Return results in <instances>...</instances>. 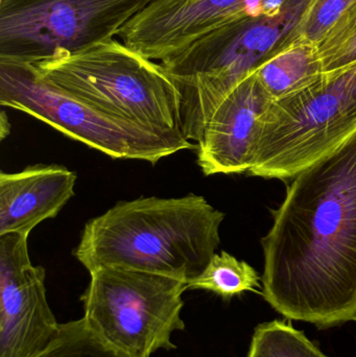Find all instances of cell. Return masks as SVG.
Segmentation results:
<instances>
[{
	"mask_svg": "<svg viewBox=\"0 0 356 357\" xmlns=\"http://www.w3.org/2000/svg\"><path fill=\"white\" fill-rule=\"evenodd\" d=\"M263 297L288 320L356 321V134L286 188L261 241Z\"/></svg>",
	"mask_w": 356,
	"mask_h": 357,
	"instance_id": "cell-1",
	"label": "cell"
},
{
	"mask_svg": "<svg viewBox=\"0 0 356 357\" xmlns=\"http://www.w3.org/2000/svg\"><path fill=\"white\" fill-rule=\"evenodd\" d=\"M225 216L194 193L118 202L86 222L73 255L89 273L111 266L188 283L217 253Z\"/></svg>",
	"mask_w": 356,
	"mask_h": 357,
	"instance_id": "cell-2",
	"label": "cell"
},
{
	"mask_svg": "<svg viewBox=\"0 0 356 357\" xmlns=\"http://www.w3.org/2000/svg\"><path fill=\"white\" fill-rule=\"evenodd\" d=\"M27 65L43 81L114 119L159 135L187 139L175 82L160 63L117 38L58 50Z\"/></svg>",
	"mask_w": 356,
	"mask_h": 357,
	"instance_id": "cell-3",
	"label": "cell"
},
{
	"mask_svg": "<svg viewBox=\"0 0 356 357\" xmlns=\"http://www.w3.org/2000/svg\"><path fill=\"white\" fill-rule=\"evenodd\" d=\"M356 134V62L272 102L248 175L293 180Z\"/></svg>",
	"mask_w": 356,
	"mask_h": 357,
	"instance_id": "cell-4",
	"label": "cell"
},
{
	"mask_svg": "<svg viewBox=\"0 0 356 357\" xmlns=\"http://www.w3.org/2000/svg\"><path fill=\"white\" fill-rule=\"evenodd\" d=\"M89 274L81 301L84 321L96 337L127 357L176 349L171 335L185 329L181 312L187 282L111 266Z\"/></svg>",
	"mask_w": 356,
	"mask_h": 357,
	"instance_id": "cell-5",
	"label": "cell"
},
{
	"mask_svg": "<svg viewBox=\"0 0 356 357\" xmlns=\"http://www.w3.org/2000/svg\"><path fill=\"white\" fill-rule=\"evenodd\" d=\"M0 105L26 113L113 159L156 165L181 151L196 150L190 140L159 135L98 110L43 81L27 64L0 63Z\"/></svg>",
	"mask_w": 356,
	"mask_h": 357,
	"instance_id": "cell-6",
	"label": "cell"
},
{
	"mask_svg": "<svg viewBox=\"0 0 356 357\" xmlns=\"http://www.w3.org/2000/svg\"><path fill=\"white\" fill-rule=\"evenodd\" d=\"M154 0H0V63L31 64L58 50L118 37Z\"/></svg>",
	"mask_w": 356,
	"mask_h": 357,
	"instance_id": "cell-7",
	"label": "cell"
},
{
	"mask_svg": "<svg viewBox=\"0 0 356 357\" xmlns=\"http://www.w3.org/2000/svg\"><path fill=\"white\" fill-rule=\"evenodd\" d=\"M293 0H154L134 16L119 40L146 59L162 62L213 31L279 14Z\"/></svg>",
	"mask_w": 356,
	"mask_h": 357,
	"instance_id": "cell-8",
	"label": "cell"
},
{
	"mask_svg": "<svg viewBox=\"0 0 356 357\" xmlns=\"http://www.w3.org/2000/svg\"><path fill=\"white\" fill-rule=\"evenodd\" d=\"M29 235L0 236V357H36L58 339L45 270L29 258Z\"/></svg>",
	"mask_w": 356,
	"mask_h": 357,
	"instance_id": "cell-9",
	"label": "cell"
},
{
	"mask_svg": "<svg viewBox=\"0 0 356 357\" xmlns=\"http://www.w3.org/2000/svg\"><path fill=\"white\" fill-rule=\"evenodd\" d=\"M272 102L254 73L222 100L196 142V162L205 176L250 172L261 119Z\"/></svg>",
	"mask_w": 356,
	"mask_h": 357,
	"instance_id": "cell-10",
	"label": "cell"
},
{
	"mask_svg": "<svg viewBox=\"0 0 356 357\" xmlns=\"http://www.w3.org/2000/svg\"><path fill=\"white\" fill-rule=\"evenodd\" d=\"M77 174L62 165H38L0 173V236L29 235L40 222L54 218L75 197Z\"/></svg>",
	"mask_w": 356,
	"mask_h": 357,
	"instance_id": "cell-11",
	"label": "cell"
},
{
	"mask_svg": "<svg viewBox=\"0 0 356 357\" xmlns=\"http://www.w3.org/2000/svg\"><path fill=\"white\" fill-rule=\"evenodd\" d=\"M253 73L273 102L307 89L324 75L317 46L299 42L282 44Z\"/></svg>",
	"mask_w": 356,
	"mask_h": 357,
	"instance_id": "cell-12",
	"label": "cell"
},
{
	"mask_svg": "<svg viewBox=\"0 0 356 357\" xmlns=\"http://www.w3.org/2000/svg\"><path fill=\"white\" fill-rule=\"evenodd\" d=\"M258 272L244 260H238L228 252L215 253L205 270L187 283V289L211 291L225 300L261 287Z\"/></svg>",
	"mask_w": 356,
	"mask_h": 357,
	"instance_id": "cell-13",
	"label": "cell"
},
{
	"mask_svg": "<svg viewBox=\"0 0 356 357\" xmlns=\"http://www.w3.org/2000/svg\"><path fill=\"white\" fill-rule=\"evenodd\" d=\"M247 357H330L290 323L274 320L255 328Z\"/></svg>",
	"mask_w": 356,
	"mask_h": 357,
	"instance_id": "cell-14",
	"label": "cell"
},
{
	"mask_svg": "<svg viewBox=\"0 0 356 357\" xmlns=\"http://www.w3.org/2000/svg\"><path fill=\"white\" fill-rule=\"evenodd\" d=\"M317 47L324 75L338 73L356 62V0Z\"/></svg>",
	"mask_w": 356,
	"mask_h": 357,
	"instance_id": "cell-15",
	"label": "cell"
},
{
	"mask_svg": "<svg viewBox=\"0 0 356 357\" xmlns=\"http://www.w3.org/2000/svg\"><path fill=\"white\" fill-rule=\"evenodd\" d=\"M355 1V0H307L296 26L282 44L299 42L318 46L326 33Z\"/></svg>",
	"mask_w": 356,
	"mask_h": 357,
	"instance_id": "cell-16",
	"label": "cell"
},
{
	"mask_svg": "<svg viewBox=\"0 0 356 357\" xmlns=\"http://www.w3.org/2000/svg\"><path fill=\"white\" fill-rule=\"evenodd\" d=\"M36 357H127L96 337L84 319L61 324L60 335L49 348Z\"/></svg>",
	"mask_w": 356,
	"mask_h": 357,
	"instance_id": "cell-17",
	"label": "cell"
},
{
	"mask_svg": "<svg viewBox=\"0 0 356 357\" xmlns=\"http://www.w3.org/2000/svg\"><path fill=\"white\" fill-rule=\"evenodd\" d=\"M10 126L8 123V115L2 111L0 115V139L3 140L10 134Z\"/></svg>",
	"mask_w": 356,
	"mask_h": 357,
	"instance_id": "cell-18",
	"label": "cell"
},
{
	"mask_svg": "<svg viewBox=\"0 0 356 357\" xmlns=\"http://www.w3.org/2000/svg\"><path fill=\"white\" fill-rule=\"evenodd\" d=\"M355 322H356V321H355Z\"/></svg>",
	"mask_w": 356,
	"mask_h": 357,
	"instance_id": "cell-19",
	"label": "cell"
}]
</instances>
